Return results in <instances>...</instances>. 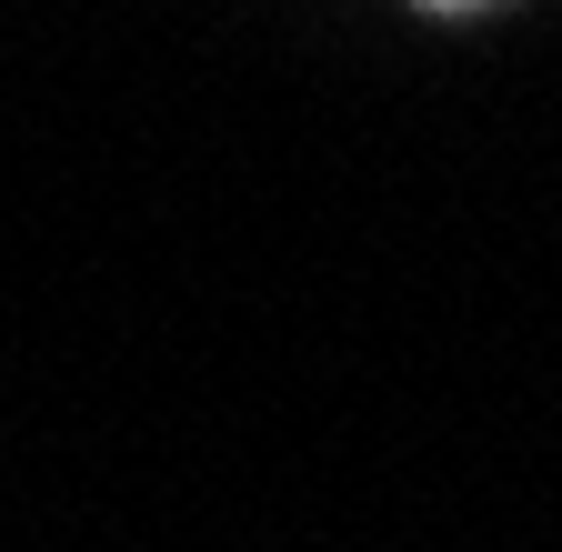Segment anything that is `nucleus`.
Wrapping results in <instances>:
<instances>
[{
    "mask_svg": "<svg viewBox=\"0 0 562 552\" xmlns=\"http://www.w3.org/2000/svg\"><path fill=\"white\" fill-rule=\"evenodd\" d=\"M422 11H482V0H422Z\"/></svg>",
    "mask_w": 562,
    "mask_h": 552,
    "instance_id": "1",
    "label": "nucleus"
}]
</instances>
